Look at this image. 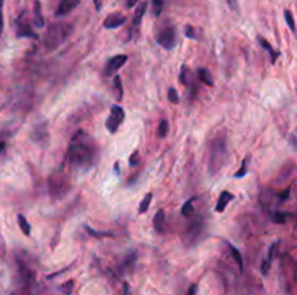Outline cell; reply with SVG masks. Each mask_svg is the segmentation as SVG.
<instances>
[{"mask_svg": "<svg viewBox=\"0 0 297 295\" xmlns=\"http://www.w3.org/2000/svg\"><path fill=\"white\" fill-rule=\"evenodd\" d=\"M96 155L98 149L93 141L83 131L77 132L70 144L67 153V159L70 161V164L76 169H89L96 162Z\"/></svg>", "mask_w": 297, "mask_h": 295, "instance_id": "obj_1", "label": "cell"}, {"mask_svg": "<svg viewBox=\"0 0 297 295\" xmlns=\"http://www.w3.org/2000/svg\"><path fill=\"white\" fill-rule=\"evenodd\" d=\"M228 158V150H226V139L225 138H215L210 147V159H209V169L212 174L217 172Z\"/></svg>", "mask_w": 297, "mask_h": 295, "instance_id": "obj_2", "label": "cell"}, {"mask_svg": "<svg viewBox=\"0 0 297 295\" xmlns=\"http://www.w3.org/2000/svg\"><path fill=\"white\" fill-rule=\"evenodd\" d=\"M71 31L70 25H64V23H54L48 28V32L44 38V42L47 45V48H57L61 42L66 41L68 33Z\"/></svg>", "mask_w": 297, "mask_h": 295, "instance_id": "obj_3", "label": "cell"}, {"mask_svg": "<svg viewBox=\"0 0 297 295\" xmlns=\"http://www.w3.org/2000/svg\"><path fill=\"white\" fill-rule=\"evenodd\" d=\"M123 119H125V110H123L120 106L113 104V106L110 107V115H109L107 120H106V128H107V131L110 132V133H115V132L119 129L120 123L123 122Z\"/></svg>", "mask_w": 297, "mask_h": 295, "instance_id": "obj_4", "label": "cell"}, {"mask_svg": "<svg viewBox=\"0 0 297 295\" xmlns=\"http://www.w3.org/2000/svg\"><path fill=\"white\" fill-rule=\"evenodd\" d=\"M157 42L164 49H173L176 47L177 42V36H176V28L174 26H167L164 29H161L157 35Z\"/></svg>", "mask_w": 297, "mask_h": 295, "instance_id": "obj_5", "label": "cell"}, {"mask_svg": "<svg viewBox=\"0 0 297 295\" xmlns=\"http://www.w3.org/2000/svg\"><path fill=\"white\" fill-rule=\"evenodd\" d=\"M126 61H128V55H125V54L115 55L113 58H110V60L107 61L106 68H104V75L110 77L112 74H115L116 71H117L120 67L125 66V64H126Z\"/></svg>", "mask_w": 297, "mask_h": 295, "instance_id": "obj_6", "label": "cell"}, {"mask_svg": "<svg viewBox=\"0 0 297 295\" xmlns=\"http://www.w3.org/2000/svg\"><path fill=\"white\" fill-rule=\"evenodd\" d=\"M17 38H36V33L32 32L31 25L25 20V12L17 19Z\"/></svg>", "mask_w": 297, "mask_h": 295, "instance_id": "obj_7", "label": "cell"}, {"mask_svg": "<svg viewBox=\"0 0 297 295\" xmlns=\"http://www.w3.org/2000/svg\"><path fill=\"white\" fill-rule=\"evenodd\" d=\"M31 138L38 144H44L48 139V129H47V123H38L35 125V128L31 132Z\"/></svg>", "mask_w": 297, "mask_h": 295, "instance_id": "obj_8", "label": "cell"}, {"mask_svg": "<svg viewBox=\"0 0 297 295\" xmlns=\"http://www.w3.org/2000/svg\"><path fill=\"white\" fill-rule=\"evenodd\" d=\"M80 1H82V0H61L58 9H57V12H55V16H66V15H68L70 12H73V10L80 4Z\"/></svg>", "mask_w": 297, "mask_h": 295, "instance_id": "obj_9", "label": "cell"}, {"mask_svg": "<svg viewBox=\"0 0 297 295\" xmlns=\"http://www.w3.org/2000/svg\"><path fill=\"white\" fill-rule=\"evenodd\" d=\"M147 7H148V3L147 1H142L136 9H135V15H133V22H132V33H138L139 31V26H141V22H142V17L147 12Z\"/></svg>", "mask_w": 297, "mask_h": 295, "instance_id": "obj_10", "label": "cell"}, {"mask_svg": "<svg viewBox=\"0 0 297 295\" xmlns=\"http://www.w3.org/2000/svg\"><path fill=\"white\" fill-rule=\"evenodd\" d=\"M125 22H126V17L123 16V15H120V13H112V15H109V16L104 19L103 26L106 29H116V28L122 26Z\"/></svg>", "mask_w": 297, "mask_h": 295, "instance_id": "obj_11", "label": "cell"}, {"mask_svg": "<svg viewBox=\"0 0 297 295\" xmlns=\"http://www.w3.org/2000/svg\"><path fill=\"white\" fill-rule=\"evenodd\" d=\"M277 246H279V242H276V243H273V245L270 246L268 256H267L265 259H263V262H261L260 271H261L263 275H267V274L270 272V269H271V262H273V258H274L276 252H277Z\"/></svg>", "mask_w": 297, "mask_h": 295, "instance_id": "obj_12", "label": "cell"}, {"mask_svg": "<svg viewBox=\"0 0 297 295\" xmlns=\"http://www.w3.org/2000/svg\"><path fill=\"white\" fill-rule=\"evenodd\" d=\"M233 198H235V196H233L232 193H229V191H222L219 198H217V203H216V212H217V213L225 212V209L228 207V204L231 203Z\"/></svg>", "mask_w": 297, "mask_h": 295, "instance_id": "obj_13", "label": "cell"}, {"mask_svg": "<svg viewBox=\"0 0 297 295\" xmlns=\"http://www.w3.org/2000/svg\"><path fill=\"white\" fill-rule=\"evenodd\" d=\"M33 25L36 28H42L45 25L44 15H42V9H41V1L39 0H35V4H33Z\"/></svg>", "mask_w": 297, "mask_h": 295, "instance_id": "obj_14", "label": "cell"}, {"mask_svg": "<svg viewBox=\"0 0 297 295\" xmlns=\"http://www.w3.org/2000/svg\"><path fill=\"white\" fill-rule=\"evenodd\" d=\"M258 42H260V45L270 54V58H271L270 61H271V64H276V61H277V58H279V52L274 51V48L270 45V42H268L265 38H263V36H258Z\"/></svg>", "mask_w": 297, "mask_h": 295, "instance_id": "obj_15", "label": "cell"}, {"mask_svg": "<svg viewBox=\"0 0 297 295\" xmlns=\"http://www.w3.org/2000/svg\"><path fill=\"white\" fill-rule=\"evenodd\" d=\"M154 229L158 233H163L165 229V213L164 210H158L154 216Z\"/></svg>", "mask_w": 297, "mask_h": 295, "instance_id": "obj_16", "label": "cell"}, {"mask_svg": "<svg viewBox=\"0 0 297 295\" xmlns=\"http://www.w3.org/2000/svg\"><path fill=\"white\" fill-rule=\"evenodd\" d=\"M203 230V223L198 220V221H196L195 224H192L190 227H189V230H187V236H186V239L187 240H198V233Z\"/></svg>", "mask_w": 297, "mask_h": 295, "instance_id": "obj_17", "label": "cell"}, {"mask_svg": "<svg viewBox=\"0 0 297 295\" xmlns=\"http://www.w3.org/2000/svg\"><path fill=\"white\" fill-rule=\"evenodd\" d=\"M198 80L201 82H204L206 85H209V87H213V77H212V74H210V71L207 70V68H200L198 71Z\"/></svg>", "mask_w": 297, "mask_h": 295, "instance_id": "obj_18", "label": "cell"}, {"mask_svg": "<svg viewBox=\"0 0 297 295\" xmlns=\"http://www.w3.org/2000/svg\"><path fill=\"white\" fill-rule=\"evenodd\" d=\"M17 223L25 236H31V224L28 223V220L23 214H17Z\"/></svg>", "mask_w": 297, "mask_h": 295, "instance_id": "obj_19", "label": "cell"}, {"mask_svg": "<svg viewBox=\"0 0 297 295\" xmlns=\"http://www.w3.org/2000/svg\"><path fill=\"white\" fill-rule=\"evenodd\" d=\"M292 216H293L292 213H284V212H274V213L271 214V220H273L274 223L283 224V223H286V221H287V219H289V217H292Z\"/></svg>", "mask_w": 297, "mask_h": 295, "instance_id": "obj_20", "label": "cell"}, {"mask_svg": "<svg viewBox=\"0 0 297 295\" xmlns=\"http://www.w3.org/2000/svg\"><path fill=\"white\" fill-rule=\"evenodd\" d=\"M151 201H152V194L148 193L147 196L142 198V201H141V204H139V210H138V213L139 214H144L148 212L149 206H151Z\"/></svg>", "mask_w": 297, "mask_h": 295, "instance_id": "obj_21", "label": "cell"}, {"mask_svg": "<svg viewBox=\"0 0 297 295\" xmlns=\"http://www.w3.org/2000/svg\"><path fill=\"white\" fill-rule=\"evenodd\" d=\"M193 203H195V198H190L184 203V206L182 207V214L184 217H190L193 212H195V207H193Z\"/></svg>", "mask_w": 297, "mask_h": 295, "instance_id": "obj_22", "label": "cell"}, {"mask_svg": "<svg viewBox=\"0 0 297 295\" xmlns=\"http://www.w3.org/2000/svg\"><path fill=\"white\" fill-rule=\"evenodd\" d=\"M229 249H231V253L232 256H233V259H235V262L238 263V266H239V271L242 272L244 271V261H242V256H241L239 250L232 245H229Z\"/></svg>", "mask_w": 297, "mask_h": 295, "instance_id": "obj_23", "label": "cell"}, {"mask_svg": "<svg viewBox=\"0 0 297 295\" xmlns=\"http://www.w3.org/2000/svg\"><path fill=\"white\" fill-rule=\"evenodd\" d=\"M84 229H86V231H87L90 236L98 237V239H100V237H110V236H112V233H109V231H98V230L92 229L90 226H84Z\"/></svg>", "mask_w": 297, "mask_h": 295, "instance_id": "obj_24", "label": "cell"}, {"mask_svg": "<svg viewBox=\"0 0 297 295\" xmlns=\"http://www.w3.org/2000/svg\"><path fill=\"white\" fill-rule=\"evenodd\" d=\"M284 19H286V23L287 26L290 28V31L295 33L296 32V23H295V17H293V13L290 10H284Z\"/></svg>", "mask_w": 297, "mask_h": 295, "instance_id": "obj_25", "label": "cell"}, {"mask_svg": "<svg viewBox=\"0 0 297 295\" xmlns=\"http://www.w3.org/2000/svg\"><path fill=\"white\" fill-rule=\"evenodd\" d=\"M113 84H115L116 91H117V101H122V98H123V87H122V80H120L119 75H115Z\"/></svg>", "mask_w": 297, "mask_h": 295, "instance_id": "obj_26", "label": "cell"}, {"mask_svg": "<svg viewBox=\"0 0 297 295\" xmlns=\"http://www.w3.org/2000/svg\"><path fill=\"white\" fill-rule=\"evenodd\" d=\"M248 164H249V155H248L247 158L242 161V165H241V168H239V171L235 174V178H242L245 174H247V168H248Z\"/></svg>", "mask_w": 297, "mask_h": 295, "instance_id": "obj_27", "label": "cell"}, {"mask_svg": "<svg viewBox=\"0 0 297 295\" xmlns=\"http://www.w3.org/2000/svg\"><path fill=\"white\" fill-rule=\"evenodd\" d=\"M184 35H186L187 38H190V39H198V38L196 28L192 26V25H186V28H184Z\"/></svg>", "mask_w": 297, "mask_h": 295, "instance_id": "obj_28", "label": "cell"}, {"mask_svg": "<svg viewBox=\"0 0 297 295\" xmlns=\"http://www.w3.org/2000/svg\"><path fill=\"white\" fill-rule=\"evenodd\" d=\"M135 261H136V252H135V250H131V253H128L126 258L123 259V268L132 266L133 263H135Z\"/></svg>", "mask_w": 297, "mask_h": 295, "instance_id": "obj_29", "label": "cell"}, {"mask_svg": "<svg viewBox=\"0 0 297 295\" xmlns=\"http://www.w3.org/2000/svg\"><path fill=\"white\" fill-rule=\"evenodd\" d=\"M157 133H158V136L160 138H165L167 136V133H168V122L167 120H161V123L158 125V131H157Z\"/></svg>", "mask_w": 297, "mask_h": 295, "instance_id": "obj_30", "label": "cell"}, {"mask_svg": "<svg viewBox=\"0 0 297 295\" xmlns=\"http://www.w3.org/2000/svg\"><path fill=\"white\" fill-rule=\"evenodd\" d=\"M163 0H152V9H154V15L160 16L163 12Z\"/></svg>", "mask_w": 297, "mask_h": 295, "instance_id": "obj_31", "label": "cell"}, {"mask_svg": "<svg viewBox=\"0 0 297 295\" xmlns=\"http://www.w3.org/2000/svg\"><path fill=\"white\" fill-rule=\"evenodd\" d=\"M168 100H170L173 104H177V103L180 101L179 93H177V90H176L174 87H171V88L168 90Z\"/></svg>", "mask_w": 297, "mask_h": 295, "instance_id": "obj_32", "label": "cell"}, {"mask_svg": "<svg viewBox=\"0 0 297 295\" xmlns=\"http://www.w3.org/2000/svg\"><path fill=\"white\" fill-rule=\"evenodd\" d=\"M187 74H189L187 67H182V71H180L179 80H180V82H182L183 85H187Z\"/></svg>", "mask_w": 297, "mask_h": 295, "instance_id": "obj_33", "label": "cell"}, {"mask_svg": "<svg viewBox=\"0 0 297 295\" xmlns=\"http://www.w3.org/2000/svg\"><path fill=\"white\" fill-rule=\"evenodd\" d=\"M73 288H74V282L73 281H68V282H66L63 287H61V290H63V293L67 295L71 294V291H73Z\"/></svg>", "mask_w": 297, "mask_h": 295, "instance_id": "obj_34", "label": "cell"}, {"mask_svg": "<svg viewBox=\"0 0 297 295\" xmlns=\"http://www.w3.org/2000/svg\"><path fill=\"white\" fill-rule=\"evenodd\" d=\"M138 164H139V152L135 150L132 155H131V158H129V165L131 166H136Z\"/></svg>", "mask_w": 297, "mask_h": 295, "instance_id": "obj_35", "label": "cell"}, {"mask_svg": "<svg viewBox=\"0 0 297 295\" xmlns=\"http://www.w3.org/2000/svg\"><path fill=\"white\" fill-rule=\"evenodd\" d=\"M3 32V0H0V35Z\"/></svg>", "mask_w": 297, "mask_h": 295, "instance_id": "obj_36", "label": "cell"}, {"mask_svg": "<svg viewBox=\"0 0 297 295\" xmlns=\"http://www.w3.org/2000/svg\"><path fill=\"white\" fill-rule=\"evenodd\" d=\"M198 294V285L196 284H193V285H190V288H189V291H187V294L186 295H196Z\"/></svg>", "mask_w": 297, "mask_h": 295, "instance_id": "obj_37", "label": "cell"}, {"mask_svg": "<svg viewBox=\"0 0 297 295\" xmlns=\"http://www.w3.org/2000/svg\"><path fill=\"white\" fill-rule=\"evenodd\" d=\"M226 1H228L229 7H231L233 12H236V10H238V3H236V0H226Z\"/></svg>", "mask_w": 297, "mask_h": 295, "instance_id": "obj_38", "label": "cell"}, {"mask_svg": "<svg viewBox=\"0 0 297 295\" xmlns=\"http://www.w3.org/2000/svg\"><path fill=\"white\" fill-rule=\"evenodd\" d=\"M289 194H290V188L284 190V191H283V193L280 194V201H284V200H287V198H289Z\"/></svg>", "mask_w": 297, "mask_h": 295, "instance_id": "obj_39", "label": "cell"}, {"mask_svg": "<svg viewBox=\"0 0 297 295\" xmlns=\"http://www.w3.org/2000/svg\"><path fill=\"white\" fill-rule=\"evenodd\" d=\"M141 0H126V7L128 9H132L133 6L136 4V3H139Z\"/></svg>", "mask_w": 297, "mask_h": 295, "instance_id": "obj_40", "label": "cell"}, {"mask_svg": "<svg viewBox=\"0 0 297 295\" xmlns=\"http://www.w3.org/2000/svg\"><path fill=\"white\" fill-rule=\"evenodd\" d=\"M123 295H131V290L128 284H123Z\"/></svg>", "mask_w": 297, "mask_h": 295, "instance_id": "obj_41", "label": "cell"}, {"mask_svg": "<svg viewBox=\"0 0 297 295\" xmlns=\"http://www.w3.org/2000/svg\"><path fill=\"white\" fill-rule=\"evenodd\" d=\"M95 6H96V10L101 9V0H95Z\"/></svg>", "mask_w": 297, "mask_h": 295, "instance_id": "obj_42", "label": "cell"}, {"mask_svg": "<svg viewBox=\"0 0 297 295\" xmlns=\"http://www.w3.org/2000/svg\"><path fill=\"white\" fill-rule=\"evenodd\" d=\"M3 150H4V142H0V155H1Z\"/></svg>", "mask_w": 297, "mask_h": 295, "instance_id": "obj_43", "label": "cell"}, {"mask_svg": "<svg viewBox=\"0 0 297 295\" xmlns=\"http://www.w3.org/2000/svg\"><path fill=\"white\" fill-rule=\"evenodd\" d=\"M115 172H116V175H119V165L115 164Z\"/></svg>", "mask_w": 297, "mask_h": 295, "instance_id": "obj_44", "label": "cell"}]
</instances>
